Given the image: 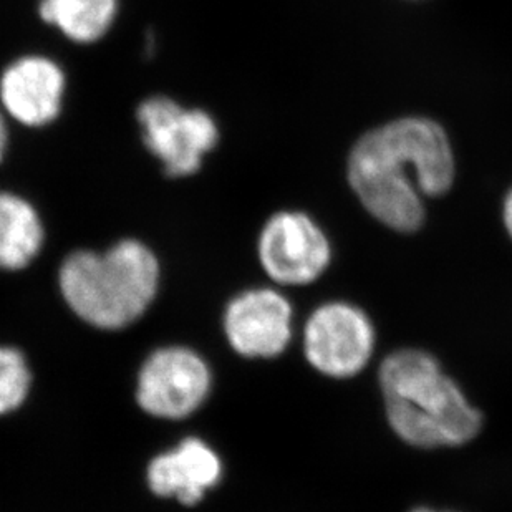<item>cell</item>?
<instances>
[{"mask_svg":"<svg viewBox=\"0 0 512 512\" xmlns=\"http://www.w3.org/2000/svg\"><path fill=\"white\" fill-rule=\"evenodd\" d=\"M455 179L450 140L435 121L401 118L360 138L348 158V181L373 218L398 232L421 228L420 193L441 196Z\"/></svg>","mask_w":512,"mask_h":512,"instance_id":"6da1fadb","label":"cell"},{"mask_svg":"<svg viewBox=\"0 0 512 512\" xmlns=\"http://www.w3.org/2000/svg\"><path fill=\"white\" fill-rule=\"evenodd\" d=\"M378 383L388 423L415 448L466 445L478 436L483 416L430 353L403 348L383 360Z\"/></svg>","mask_w":512,"mask_h":512,"instance_id":"7a4b0ae2","label":"cell"},{"mask_svg":"<svg viewBox=\"0 0 512 512\" xmlns=\"http://www.w3.org/2000/svg\"><path fill=\"white\" fill-rule=\"evenodd\" d=\"M160 264L135 239L103 254L75 252L60 269V289L70 309L98 329H123L145 314L155 299Z\"/></svg>","mask_w":512,"mask_h":512,"instance_id":"3957f363","label":"cell"},{"mask_svg":"<svg viewBox=\"0 0 512 512\" xmlns=\"http://www.w3.org/2000/svg\"><path fill=\"white\" fill-rule=\"evenodd\" d=\"M136 118L143 143L171 178L198 173L219 141L218 123L199 108H184L171 98H146Z\"/></svg>","mask_w":512,"mask_h":512,"instance_id":"277c9868","label":"cell"},{"mask_svg":"<svg viewBox=\"0 0 512 512\" xmlns=\"http://www.w3.org/2000/svg\"><path fill=\"white\" fill-rule=\"evenodd\" d=\"M375 327L357 305H320L305 325V357L325 377L352 378L367 367L375 350Z\"/></svg>","mask_w":512,"mask_h":512,"instance_id":"5b68a950","label":"cell"},{"mask_svg":"<svg viewBox=\"0 0 512 512\" xmlns=\"http://www.w3.org/2000/svg\"><path fill=\"white\" fill-rule=\"evenodd\" d=\"M259 259L272 281L307 285L327 271L332 247L325 232L307 214L282 211L262 229Z\"/></svg>","mask_w":512,"mask_h":512,"instance_id":"8992f818","label":"cell"},{"mask_svg":"<svg viewBox=\"0 0 512 512\" xmlns=\"http://www.w3.org/2000/svg\"><path fill=\"white\" fill-rule=\"evenodd\" d=\"M211 373L203 358L188 348H161L141 368L136 400L141 408L166 420H179L203 405Z\"/></svg>","mask_w":512,"mask_h":512,"instance_id":"52a82bcc","label":"cell"},{"mask_svg":"<svg viewBox=\"0 0 512 512\" xmlns=\"http://www.w3.org/2000/svg\"><path fill=\"white\" fill-rule=\"evenodd\" d=\"M67 90L62 67L44 55H25L0 77V102L20 125L42 128L60 115Z\"/></svg>","mask_w":512,"mask_h":512,"instance_id":"ba28073f","label":"cell"},{"mask_svg":"<svg viewBox=\"0 0 512 512\" xmlns=\"http://www.w3.org/2000/svg\"><path fill=\"white\" fill-rule=\"evenodd\" d=\"M224 327L232 348L244 357H277L292 337V307L277 290H249L229 304Z\"/></svg>","mask_w":512,"mask_h":512,"instance_id":"9c48e42d","label":"cell"},{"mask_svg":"<svg viewBox=\"0 0 512 512\" xmlns=\"http://www.w3.org/2000/svg\"><path fill=\"white\" fill-rule=\"evenodd\" d=\"M221 474V459L213 448L198 438H188L170 453L151 461L148 484L161 498L173 496L179 503L193 506L219 483Z\"/></svg>","mask_w":512,"mask_h":512,"instance_id":"30bf717a","label":"cell"},{"mask_svg":"<svg viewBox=\"0 0 512 512\" xmlns=\"http://www.w3.org/2000/svg\"><path fill=\"white\" fill-rule=\"evenodd\" d=\"M44 226L27 199L0 193V269L20 271L34 261L44 244Z\"/></svg>","mask_w":512,"mask_h":512,"instance_id":"8fae6325","label":"cell"},{"mask_svg":"<svg viewBox=\"0 0 512 512\" xmlns=\"http://www.w3.org/2000/svg\"><path fill=\"white\" fill-rule=\"evenodd\" d=\"M40 17L77 44L107 35L118 14V0H42Z\"/></svg>","mask_w":512,"mask_h":512,"instance_id":"7c38bea8","label":"cell"},{"mask_svg":"<svg viewBox=\"0 0 512 512\" xmlns=\"http://www.w3.org/2000/svg\"><path fill=\"white\" fill-rule=\"evenodd\" d=\"M29 387L30 372L24 355L15 348L0 347V415L19 408Z\"/></svg>","mask_w":512,"mask_h":512,"instance_id":"4fadbf2b","label":"cell"},{"mask_svg":"<svg viewBox=\"0 0 512 512\" xmlns=\"http://www.w3.org/2000/svg\"><path fill=\"white\" fill-rule=\"evenodd\" d=\"M504 224H506V229H508L509 236L512 237V191L508 194V198L504 201Z\"/></svg>","mask_w":512,"mask_h":512,"instance_id":"5bb4252c","label":"cell"},{"mask_svg":"<svg viewBox=\"0 0 512 512\" xmlns=\"http://www.w3.org/2000/svg\"><path fill=\"white\" fill-rule=\"evenodd\" d=\"M7 141H9L7 125H5L4 116L0 115V161L4 158L5 150H7Z\"/></svg>","mask_w":512,"mask_h":512,"instance_id":"9a60e30c","label":"cell"},{"mask_svg":"<svg viewBox=\"0 0 512 512\" xmlns=\"http://www.w3.org/2000/svg\"><path fill=\"white\" fill-rule=\"evenodd\" d=\"M411 512H441V511H433V509L420 508V509H415V511H411Z\"/></svg>","mask_w":512,"mask_h":512,"instance_id":"2e32d148","label":"cell"}]
</instances>
